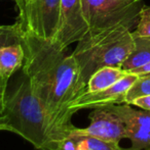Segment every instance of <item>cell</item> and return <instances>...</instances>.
Masks as SVG:
<instances>
[{
  "label": "cell",
  "mask_w": 150,
  "mask_h": 150,
  "mask_svg": "<svg viewBox=\"0 0 150 150\" xmlns=\"http://www.w3.org/2000/svg\"><path fill=\"white\" fill-rule=\"evenodd\" d=\"M133 37L135 42L134 49L131 52L128 57L120 65V67L128 73L143 67L150 61V37L139 36L134 33H133Z\"/></svg>",
  "instance_id": "4fadbf2b"
},
{
  "label": "cell",
  "mask_w": 150,
  "mask_h": 150,
  "mask_svg": "<svg viewBox=\"0 0 150 150\" xmlns=\"http://www.w3.org/2000/svg\"><path fill=\"white\" fill-rule=\"evenodd\" d=\"M138 77L139 76L134 73H128L119 81L104 90L97 92L84 91L72 101L70 104V110L75 113L80 109H95L98 107L124 103L126 92Z\"/></svg>",
  "instance_id": "52a82bcc"
},
{
  "label": "cell",
  "mask_w": 150,
  "mask_h": 150,
  "mask_svg": "<svg viewBox=\"0 0 150 150\" xmlns=\"http://www.w3.org/2000/svg\"><path fill=\"white\" fill-rule=\"evenodd\" d=\"M131 73H134V74H136V75H138V76L150 74V61L148 63H146V64H144L143 67H138V69H134V71H131Z\"/></svg>",
  "instance_id": "44dd1931"
},
{
  "label": "cell",
  "mask_w": 150,
  "mask_h": 150,
  "mask_svg": "<svg viewBox=\"0 0 150 150\" xmlns=\"http://www.w3.org/2000/svg\"><path fill=\"white\" fill-rule=\"evenodd\" d=\"M134 45L133 33L126 26L88 32L77 42L72 52L79 69L81 92L85 91L86 83L95 71L104 67H120L133 51Z\"/></svg>",
  "instance_id": "7a4b0ae2"
},
{
  "label": "cell",
  "mask_w": 150,
  "mask_h": 150,
  "mask_svg": "<svg viewBox=\"0 0 150 150\" xmlns=\"http://www.w3.org/2000/svg\"><path fill=\"white\" fill-rule=\"evenodd\" d=\"M88 32L81 0H61L58 27L52 40L67 49L71 44L80 41Z\"/></svg>",
  "instance_id": "5b68a950"
},
{
  "label": "cell",
  "mask_w": 150,
  "mask_h": 150,
  "mask_svg": "<svg viewBox=\"0 0 150 150\" xmlns=\"http://www.w3.org/2000/svg\"><path fill=\"white\" fill-rule=\"evenodd\" d=\"M19 8V20L25 32L40 35V16L43 0H14Z\"/></svg>",
  "instance_id": "ba28073f"
},
{
  "label": "cell",
  "mask_w": 150,
  "mask_h": 150,
  "mask_svg": "<svg viewBox=\"0 0 150 150\" xmlns=\"http://www.w3.org/2000/svg\"><path fill=\"white\" fill-rule=\"evenodd\" d=\"M147 150H150V147H149V148H147Z\"/></svg>",
  "instance_id": "603a6c76"
},
{
  "label": "cell",
  "mask_w": 150,
  "mask_h": 150,
  "mask_svg": "<svg viewBox=\"0 0 150 150\" xmlns=\"http://www.w3.org/2000/svg\"><path fill=\"white\" fill-rule=\"evenodd\" d=\"M146 95H150V74L139 76L138 79L126 92L124 103L131 104L132 101L136 98L146 96Z\"/></svg>",
  "instance_id": "9a60e30c"
},
{
  "label": "cell",
  "mask_w": 150,
  "mask_h": 150,
  "mask_svg": "<svg viewBox=\"0 0 150 150\" xmlns=\"http://www.w3.org/2000/svg\"><path fill=\"white\" fill-rule=\"evenodd\" d=\"M131 105H135V106L139 107L141 109L150 111V95H146V96L136 98L135 100L132 101Z\"/></svg>",
  "instance_id": "ffe728a7"
},
{
  "label": "cell",
  "mask_w": 150,
  "mask_h": 150,
  "mask_svg": "<svg viewBox=\"0 0 150 150\" xmlns=\"http://www.w3.org/2000/svg\"><path fill=\"white\" fill-rule=\"evenodd\" d=\"M82 11L90 31L116 26H137L142 0H81Z\"/></svg>",
  "instance_id": "277c9868"
},
{
  "label": "cell",
  "mask_w": 150,
  "mask_h": 150,
  "mask_svg": "<svg viewBox=\"0 0 150 150\" xmlns=\"http://www.w3.org/2000/svg\"><path fill=\"white\" fill-rule=\"evenodd\" d=\"M22 46L23 71L50 117L56 139L68 136L75 128L71 122L74 113L70 104L82 93L75 58L54 40L28 32L24 33Z\"/></svg>",
  "instance_id": "6da1fadb"
},
{
  "label": "cell",
  "mask_w": 150,
  "mask_h": 150,
  "mask_svg": "<svg viewBox=\"0 0 150 150\" xmlns=\"http://www.w3.org/2000/svg\"><path fill=\"white\" fill-rule=\"evenodd\" d=\"M25 52L22 44L5 46L0 48V76L9 80L16 71L23 67Z\"/></svg>",
  "instance_id": "9c48e42d"
},
{
  "label": "cell",
  "mask_w": 150,
  "mask_h": 150,
  "mask_svg": "<svg viewBox=\"0 0 150 150\" xmlns=\"http://www.w3.org/2000/svg\"><path fill=\"white\" fill-rule=\"evenodd\" d=\"M78 137L68 135L58 140H54L48 144L45 150H77Z\"/></svg>",
  "instance_id": "ac0fdd59"
},
{
  "label": "cell",
  "mask_w": 150,
  "mask_h": 150,
  "mask_svg": "<svg viewBox=\"0 0 150 150\" xmlns=\"http://www.w3.org/2000/svg\"><path fill=\"white\" fill-rule=\"evenodd\" d=\"M133 33L139 36L150 37V6H142L137 28Z\"/></svg>",
  "instance_id": "e0dca14e"
},
{
  "label": "cell",
  "mask_w": 150,
  "mask_h": 150,
  "mask_svg": "<svg viewBox=\"0 0 150 150\" xmlns=\"http://www.w3.org/2000/svg\"><path fill=\"white\" fill-rule=\"evenodd\" d=\"M3 115L6 131L16 133L38 150H45L57 140L50 117L26 76L7 93Z\"/></svg>",
  "instance_id": "3957f363"
},
{
  "label": "cell",
  "mask_w": 150,
  "mask_h": 150,
  "mask_svg": "<svg viewBox=\"0 0 150 150\" xmlns=\"http://www.w3.org/2000/svg\"><path fill=\"white\" fill-rule=\"evenodd\" d=\"M7 83L8 80H5L0 76V113H3L5 106L6 97H7Z\"/></svg>",
  "instance_id": "d6986e66"
},
{
  "label": "cell",
  "mask_w": 150,
  "mask_h": 150,
  "mask_svg": "<svg viewBox=\"0 0 150 150\" xmlns=\"http://www.w3.org/2000/svg\"><path fill=\"white\" fill-rule=\"evenodd\" d=\"M61 0H43L40 16L39 37L52 40L56 35L60 16Z\"/></svg>",
  "instance_id": "30bf717a"
},
{
  "label": "cell",
  "mask_w": 150,
  "mask_h": 150,
  "mask_svg": "<svg viewBox=\"0 0 150 150\" xmlns=\"http://www.w3.org/2000/svg\"><path fill=\"white\" fill-rule=\"evenodd\" d=\"M24 33V29L19 22L8 26H0V48L14 44H22Z\"/></svg>",
  "instance_id": "5bb4252c"
},
{
  "label": "cell",
  "mask_w": 150,
  "mask_h": 150,
  "mask_svg": "<svg viewBox=\"0 0 150 150\" xmlns=\"http://www.w3.org/2000/svg\"><path fill=\"white\" fill-rule=\"evenodd\" d=\"M77 150H130L123 149L119 144L93 138V137H78Z\"/></svg>",
  "instance_id": "2e32d148"
},
{
  "label": "cell",
  "mask_w": 150,
  "mask_h": 150,
  "mask_svg": "<svg viewBox=\"0 0 150 150\" xmlns=\"http://www.w3.org/2000/svg\"><path fill=\"white\" fill-rule=\"evenodd\" d=\"M90 124L86 128H75L68 135L75 137H93L119 144L126 139V126L123 122L107 106L95 108L90 115Z\"/></svg>",
  "instance_id": "8992f818"
},
{
  "label": "cell",
  "mask_w": 150,
  "mask_h": 150,
  "mask_svg": "<svg viewBox=\"0 0 150 150\" xmlns=\"http://www.w3.org/2000/svg\"><path fill=\"white\" fill-rule=\"evenodd\" d=\"M123 122L124 126H134L150 130V111L133 108L131 104L121 103L107 106Z\"/></svg>",
  "instance_id": "7c38bea8"
},
{
  "label": "cell",
  "mask_w": 150,
  "mask_h": 150,
  "mask_svg": "<svg viewBox=\"0 0 150 150\" xmlns=\"http://www.w3.org/2000/svg\"><path fill=\"white\" fill-rule=\"evenodd\" d=\"M128 74L120 67H104L95 71L86 83V92H97L112 86Z\"/></svg>",
  "instance_id": "8fae6325"
},
{
  "label": "cell",
  "mask_w": 150,
  "mask_h": 150,
  "mask_svg": "<svg viewBox=\"0 0 150 150\" xmlns=\"http://www.w3.org/2000/svg\"><path fill=\"white\" fill-rule=\"evenodd\" d=\"M0 131H6V124L3 113H0Z\"/></svg>",
  "instance_id": "7402d4cb"
}]
</instances>
